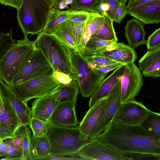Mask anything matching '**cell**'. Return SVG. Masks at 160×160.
I'll return each instance as SVG.
<instances>
[{"label":"cell","instance_id":"cell-1","mask_svg":"<svg viewBox=\"0 0 160 160\" xmlns=\"http://www.w3.org/2000/svg\"><path fill=\"white\" fill-rule=\"evenodd\" d=\"M96 138L125 155L137 154L160 157V138L141 125L112 121Z\"/></svg>","mask_w":160,"mask_h":160},{"label":"cell","instance_id":"cell-2","mask_svg":"<svg viewBox=\"0 0 160 160\" xmlns=\"http://www.w3.org/2000/svg\"><path fill=\"white\" fill-rule=\"evenodd\" d=\"M52 8L51 0H22L17 18L24 35L38 34L42 31Z\"/></svg>","mask_w":160,"mask_h":160},{"label":"cell","instance_id":"cell-3","mask_svg":"<svg viewBox=\"0 0 160 160\" xmlns=\"http://www.w3.org/2000/svg\"><path fill=\"white\" fill-rule=\"evenodd\" d=\"M34 40L54 69L71 76L72 68L70 50L61 40L51 33L42 31Z\"/></svg>","mask_w":160,"mask_h":160},{"label":"cell","instance_id":"cell-4","mask_svg":"<svg viewBox=\"0 0 160 160\" xmlns=\"http://www.w3.org/2000/svg\"><path fill=\"white\" fill-rule=\"evenodd\" d=\"M36 48L34 41L30 40L27 35H24L23 39L17 40L0 61V79L7 85L11 84Z\"/></svg>","mask_w":160,"mask_h":160},{"label":"cell","instance_id":"cell-5","mask_svg":"<svg viewBox=\"0 0 160 160\" xmlns=\"http://www.w3.org/2000/svg\"><path fill=\"white\" fill-rule=\"evenodd\" d=\"M52 67L39 76L20 83L7 85L22 101L27 103L31 99L42 97L52 93L59 86Z\"/></svg>","mask_w":160,"mask_h":160},{"label":"cell","instance_id":"cell-6","mask_svg":"<svg viewBox=\"0 0 160 160\" xmlns=\"http://www.w3.org/2000/svg\"><path fill=\"white\" fill-rule=\"evenodd\" d=\"M69 48L72 68L71 77L77 81L82 96L85 98L90 97L105 78L107 74L93 69L80 52Z\"/></svg>","mask_w":160,"mask_h":160},{"label":"cell","instance_id":"cell-7","mask_svg":"<svg viewBox=\"0 0 160 160\" xmlns=\"http://www.w3.org/2000/svg\"><path fill=\"white\" fill-rule=\"evenodd\" d=\"M50 145L51 155L77 153L89 141L82 140L78 127H58L49 121L47 134Z\"/></svg>","mask_w":160,"mask_h":160},{"label":"cell","instance_id":"cell-8","mask_svg":"<svg viewBox=\"0 0 160 160\" xmlns=\"http://www.w3.org/2000/svg\"><path fill=\"white\" fill-rule=\"evenodd\" d=\"M81 53L83 57L101 56L124 64L134 62L137 58L134 49L122 42H115L94 49H84Z\"/></svg>","mask_w":160,"mask_h":160},{"label":"cell","instance_id":"cell-9","mask_svg":"<svg viewBox=\"0 0 160 160\" xmlns=\"http://www.w3.org/2000/svg\"><path fill=\"white\" fill-rule=\"evenodd\" d=\"M77 153L84 160H131L130 157L121 153L96 138L89 141Z\"/></svg>","mask_w":160,"mask_h":160},{"label":"cell","instance_id":"cell-10","mask_svg":"<svg viewBox=\"0 0 160 160\" xmlns=\"http://www.w3.org/2000/svg\"><path fill=\"white\" fill-rule=\"evenodd\" d=\"M122 103L120 82L106 97V102L101 118L91 132L88 138L89 141L96 138L111 123Z\"/></svg>","mask_w":160,"mask_h":160},{"label":"cell","instance_id":"cell-11","mask_svg":"<svg viewBox=\"0 0 160 160\" xmlns=\"http://www.w3.org/2000/svg\"><path fill=\"white\" fill-rule=\"evenodd\" d=\"M142 74L134 62L125 65L121 82V99L122 103L134 99L143 85Z\"/></svg>","mask_w":160,"mask_h":160},{"label":"cell","instance_id":"cell-12","mask_svg":"<svg viewBox=\"0 0 160 160\" xmlns=\"http://www.w3.org/2000/svg\"><path fill=\"white\" fill-rule=\"evenodd\" d=\"M152 111L134 99L122 102L113 121L131 125H141Z\"/></svg>","mask_w":160,"mask_h":160},{"label":"cell","instance_id":"cell-13","mask_svg":"<svg viewBox=\"0 0 160 160\" xmlns=\"http://www.w3.org/2000/svg\"><path fill=\"white\" fill-rule=\"evenodd\" d=\"M52 67L41 51L37 48L22 69L14 77L10 85L20 83L38 77Z\"/></svg>","mask_w":160,"mask_h":160},{"label":"cell","instance_id":"cell-14","mask_svg":"<svg viewBox=\"0 0 160 160\" xmlns=\"http://www.w3.org/2000/svg\"><path fill=\"white\" fill-rule=\"evenodd\" d=\"M75 106L70 102H59L49 121L52 124L58 127L71 128L78 127Z\"/></svg>","mask_w":160,"mask_h":160},{"label":"cell","instance_id":"cell-15","mask_svg":"<svg viewBox=\"0 0 160 160\" xmlns=\"http://www.w3.org/2000/svg\"><path fill=\"white\" fill-rule=\"evenodd\" d=\"M127 11L128 14L145 24L160 22V0L149 2Z\"/></svg>","mask_w":160,"mask_h":160},{"label":"cell","instance_id":"cell-16","mask_svg":"<svg viewBox=\"0 0 160 160\" xmlns=\"http://www.w3.org/2000/svg\"><path fill=\"white\" fill-rule=\"evenodd\" d=\"M106 97L90 108L78 127L81 139L88 141V137L92 129L100 119L106 102Z\"/></svg>","mask_w":160,"mask_h":160},{"label":"cell","instance_id":"cell-17","mask_svg":"<svg viewBox=\"0 0 160 160\" xmlns=\"http://www.w3.org/2000/svg\"><path fill=\"white\" fill-rule=\"evenodd\" d=\"M125 65H122L116 69L110 75L103 80L91 96L89 102L90 108L106 97L113 88L121 82Z\"/></svg>","mask_w":160,"mask_h":160},{"label":"cell","instance_id":"cell-18","mask_svg":"<svg viewBox=\"0 0 160 160\" xmlns=\"http://www.w3.org/2000/svg\"><path fill=\"white\" fill-rule=\"evenodd\" d=\"M0 87L3 93L11 103L16 112L21 126H29L32 118L31 108L19 99L8 86L0 79Z\"/></svg>","mask_w":160,"mask_h":160},{"label":"cell","instance_id":"cell-19","mask_svg":"<svg viewBox=\"0 0 160 160\" xmlns=\"http://www.w3.org/2000/svg\"><path fill=\"white\" fill-rule=\"evenodd\" d=\"M138 65L144 77H160V46L148 50L139 60Z\"/></svg>","mask_w":160,"mask_h":160},{"label":"cell","instance_id":"cell-20","mask_svg":"<svg viewBox=\"0 0 160 160\" xmlns=\"http://www.w3.org/2000/svg\"><path fill=\"white\" fill-rule=\"evenodd\" d=\"M21 126L11 103L0 88V126L14 131Z\"/></svg>","mask_w":160,"mask_h":160},{"label":"cell","instance_id":"cell-21","mask_svg":"<svg viewBox=\"0 0 160 160\" xmlns=\"http://www.w3.org/2000/svg\"><path fill=\"white\" fill-rule=\"evenodd\" d=\"M59 102L52 96H47L36 98L32 103V117L48 121Z\"/></svg>","mask_w":160,"mask_h":160},{"label":"cell","instance_id":"cell-22","mask_svg":"<svg viewBox=\"0 0 160 160\" xmlns=\"http://www.w3.org/2000/svg\"><path fill=\"white\" fill-rule=\"evenodd\" d=\"M124 28L125 36L128 45L134 49L145 44L146 32L142 22L132 18L127 21Z\"/></svg>","mask_w":160,"mask_h":160},{"label":"cell","instance_id":"cell-23","mask_svg":"<svg viewBox=\"0 0 160 160\" xmlns=\"http://www.w3.org/2000/svg\"><path fill=\"white\" fill-rule=\"evenodd\" d=\"M79 91L77 81L72 79L68 83H60L58 88L51 95L59 102H70L76 105Z\"/></svg>","mask_w":160,"mask_h":160},{"label":"cell","instance_id":"cell-24","mask_svg":"<svg viewBox=\"0 0 160 160\" xmlns=\"http://www.w3.org/2000/svg\"><path fill=\"white\" fill-rule=\"evenodd\" d=\"M113 22L106 14H102L100 18L98 26L91 37L118 42V39L113 26Z\"/></svg>","mask_w":160,"mask_h":160},{"label":"cell","instance_id":"cell-25","mask_svg":"<svg viewBox=\"0 0 160 160\" xmlns=\"http://www.w3.org/2000/svg\"><path fill=\"white\" fill-rule=\"evenodd\" d=\"M48 33L54 35L59 38L69 48H72L78 51L76 47L70 21H65L60 23Z\"/></svg>","mask_w":160,"mask_h":160},{"label":"cell","instance_id":"cell-26","mask_svg":"<svg viewBox=\"0 0 160 160\" xmlns=\"http://www.w3.org/2000/svg\"><path fill=\"white\" fill-rule=\"evenodd\" d=\"M31 160H38L40 158L50 154L51 145L48 135L36 137L32 136L31 139Z\"/></svg>","mask_w":160,"mask_h":160},{"label":"cell","instance_id":"cell-27","mask_svg":"<svg viewBox=\"0 0 160 160\" xmlns=\"http://www.w3.org/2000/svg\"><path fill=\"white\" fill-rule=\"evenodd\" d=\"M72 11L70 8L65 11H61L52 8L48 15L46 25L42 32L48 33L58 25L66 21Z\"/></svg>","mask_w":160,"mask_h":160},{"label":"cell","instance_id":"cell-28","mask_svg":"<svg viewBox=\"0 0 160 160\" xmlns=\"http://www.w3.org/2000/svg\"><path fill=\"white\" fill-rule=\"evenodd\" d=\"M101 0H74L70 8L73 11L92 12L101 15L100 6Z\"/></svg>","mask_w":160,"mask_h":160},{"label":"cell","instance_id":"cell-29","mask_svg":"<svg viewBox=\"0 0 160 160\" xmlns=\"http://www.w3.org/2000/svg\"><path fill=\"white\" fill-rule=\"evenodd\" d=\"M141 125L154 135L160 138V114L152 112Z\"/></svg>","mask_w":160,"mask_h":160},{"label":"cell","instance_id":"cell-30","mask_svg":"<svg viewBox=\"0 0 160 160\" xmlns=\"http://www.w3.org/2000/svg\"><path fill=\"white\" fill-rule=\"evenodd\" d=\"M29 126L32 131L33 136L39 137L47 135L49 121H43L32 117Z\"/></svg>","mask_w":160,"mask_h":160},{"label":"cell","instance_id":"cell-31","mask_svg":"<svg viewBox=\"0 0 160 160\" xmlns=\"http://www.w3.org/2000/svg\"><path fill=\"white\" fill-rule=\"evenodd\" d=\"M31 132L28 126H24L22 142V154L21 160H31Z\"/></svg>","mask_w":160,"mask_h":160},{"label":"cell","instance_id":"cell-32","mask_svg":"<svg viewBox=\"0 0 160 160\" xmlns=\"http://www.w3.org/2000/svg\"><path fill=\"white\" fill-rule=\"evenodd\" d=\"M119 4L116 0H101L100 6L101 15L106 14L113 22Z\"/></svg>","mask_w":160,"mask_h":160},{"label":"cell","instance_id":"cell-33","mask_svg":"<svg viewBox=\"0 0 160 160\" xmlns=\"http://www.w3.org/2000/svg\"><path fill=\"white\" fill-rule=\"evenodd\" d=\"M12 29L7 33H0V61L10 47L15 42L12 37Z\"/></svg>","mask_w":160,"mask_h":160},{"label":"cell","instance_id":"cell-34","mask_svg":"<svg viewBox=\"0 0 160 160\" xmlns=\"http://www.w3.org/2000/svg\"><path fill=\"white\" fill-rule=\"evenodd\" d=\"M101 16L98 13L89 12L88 18L85 22L84 31L88 33L91 37L97 30Z\"/></svg>","mask_w":160,"mask_h":160},{"label":"cell","instance_id":"cell-35","mask_svg":"<svg viewBox=\"0 0 160 160\" xmlns=\"http://www.w3.org/2000/svg\"><path fill=\"white\" fill-rule=\"evenodd\" d=\"M83 57L88 65L93 69L116 62L114 61L101 56H92Z\"/></svg>","mask_w":160,"mask_h":160},{"label":"cell","instance_id":"cell-36","mask_svg":"<svg viewBox=\"0 0 160 160\" xmlns=\"http://www.w3.org/2000/svg\"><path fill=\"white\" fill-rule=\"evenodd\" d=\"M70 22L74 36L76 47L79 51L78 48L81 44L83 37L85 22Z\"/></svg>","mask_w":160,"mask_h":160},{"label":"cell","instance_id":"cell-37","mask_svg":"<svg viewBox=\"0 0 160 160\" xmlns=\"http://www.w3.org/2000/svg\"><path fill=\"white\" fill-rule=\"evenodd\" d=\"M115 42H117L114 41H107L91 37L87 42L84 49H95L109 45Z\"/></svg>","mask_w":160,"mask_h":160},{"label":"cell","instance_id":"cell-38","mask_svg":"<svg viewBox=\"0 0 160 160\" xmlns=\"http://www.w3.org/2000/svg\"><path fill=\"white\" fill-rule=\"evenodd\" d=\"M5 142L8 145L6 157L2 160H21L22 154L18 152L14 146L12 138L5 139Z\"/></svg>","mask_w":160,"mask_h":160},{"label":"cell","instance_id":"cell-39","mask_svg":"<svg viewBox=\"0 0 160 160\" xmlns=\"http://www.w3.org/2000/svg\"><path fill=\"white\" fill-rule=\"evenodd\" d=\"M24 129V126L19 127L14 131L13 137L12 138L14 146L22 155Z\"/></svg>","mask_w":160,"mask_h":160},{"label":"cell","instance_id":"cell-40","mask_svg":"<svg viewBox=\"0 0 160 160\" xmlns=\"http://www.w3.org/2000/svg\"><path fill=\"white\" fill-rule=\"evenodd\" d=\"M84 160L77 153L51 155L39 158L38 160Z\"/></svg>","mask_w":160,"mask_h":160},{"label":"cell","instance_id":"cell-41","mask_svg":"<svg viewBox=\"0 0 160 160\" xmlns=\"http://www.w3.org/2000/svg\"><path fill=\"white\" fill-rule=\"evenodd\" d=\"M148 50L160 46V28H157L148 37L145 44Z\"/></svg>","mask_w":160,"mask_h":160},{"label":"cell","instance_id":"cell-42","mask_svg":"<svg viewBox=\"0 0 160 160\" xmlns=\"http://www.w3.org/2000/svg\"><path fill=\"white\" fill-rule=\"evenodd\" d=\"M89 14V12H88L72 10L68 18L65 21L85 22L87 20Z\"/></svg>","mask_w":160,"mask_h":160},{"label":"cell","instance_id":"cell-43","mask_svg":"<svg viewBox=\"0 0 160 160\" xmlns=\"http://www.w3.org/2000/svg\"><path fill=\"white\" fill-rule=\"evenodd\" d=\"M127 14L126 5L120 4L116 12L114 21L116 23H120Z\"/></svg>","mask_w":160,"mask_h":160},{"label":"cell","instance_id":"cell-44","mask_svg":"<svg viewBox=\"0 0 160 160\" xmlns=\"http://www.w3.org/2000/svg\"><path fill=\"white\" fill-rule=\"evenodd\" d=\"M54 74L56 80L61 84L68 83L73 79L71 76L58 71H54Z\"/></svg>","mask_w":160,"mask_h":160},{"label":"cell","instance_id":"cell-45","mask_svg":"<svg viewBox=\"0 0 160 160\" xmlns=\"http://www.w3.org/2000/svg\"><path fill=\"white\" fill-rule=\"evenodd\" d=\"M125 65L118 62H115L105 66L98 67L93 69L102 73L107 74L109 71L117 68L120 66Z\"/></svg>","mask_w":160,"mask_h":160},{"label":"cell","instance_id":"cell-46","mask_svg":"<svg viewBox=\"0 0 160 160\" xmlns=\"http://www.w3.org/2000/svg\"><path fill=\"white\" fill-rule=\"evenodd\" d=\"M22 0H0V3L5 6H10L16 8L17 10L21 7Z\"/></svg>","mask_w":160,"mask_h":160},{"label":"cell","instance_id":"cell-47","mask_svg":"<svg viewBox=\"0 0 160 160\" xmlns=\"http://www.w3.org/2000/svg\"><path fill=\"white\" fill-rule=\"evenodd\" d=\"M14 131L0 126V138L3 141L5 139L12 138Z\"/></svg>","mask_w":160,"mask_h":160},{"label":"cell","instance_id":"cell-48","mask_svg":"<svg viewBox=\"0 0 160 160\" xmlns=\"http://www.w3.org/2000/svg\"><path fill=\"white\" fill-rule=\"evenodd\" d=\"M126 7L127 9L136 7L147 2L155 0H128Z\"/></svg>","mask_w":160,"mask_h":160},{"label":"cell","instance_id":"cell-49","mask_svg":"<svg viewBox=\"0 0 160 160\" xmlns=\"http://www.w3.org/2000/svg\"><path fill=\"white\" fill-rule=\"evenodd\" d=\"M69 8V5L67 3L65 0L59 3L55 8L58 10H63L65 9H68Z\"/></svg>","mask_w":160,"mask_h":160},{"label":"cell","instance_id":"cell-50","mask_svg":"<svg viewBox=\"0 0 160 160\" xmlns=\"http://www.w3.org/2000/svg\"><path fill=\"white\" fill-rule=\"evenodd\" d=\"M7 148V144L5 142H0V152L6 154Z\"/></svg>","mask_w":160,"mask_h":160},{"label":"cell","instance_id":"cell-51","mask_svg":"<svg viewBox=\"0 0 160 160\" xmlns=\"http://www.w3.org/2000/svg\"><path fill=\"white\" fill-rule=\"evenodd\" d=\"M66 0H51L52 7L55 8L60 2Z\"/></svg>","mask_w":160,"mask_h":160},{"label":"cell","instance_id":"cell-52","mask_svg":"<svg viewBox=\"0 0 160 160\" xmlns=\"http://www.w3.org/2000/svg\"><path fill=\"white\" fill-rule=\"evenodd\" d=\"M119 3L124 6H126V4L128 0H116Z\"/></svg>","mask_w":160,"mask_h":160},{"label":"cell","instance_id":"cell-53","mask_svg":"<svg viewBox=\"0 0 160 160\" xmlns=\"http://www.w3.org/2000/svg\"><path fill=\"white\" fill-rule=\"evenodd\" d=\"M67 3L68 5H72L73 4L74 0H66Z\"/></svg>","mask_w":160,"mask_h":160},{"label":"cell","instance_id":"cell-54","mask_svg":"<svg viewBox=\"0 0 160 160\" xmlns=\"http://www.w3.org/2000/svg\"><path fill=\"white\" fill-rule=\"evenodd\" d=\"M6 156V154L0 152V158H2L1 160L5 158Z\"/></svg>","mask_w":160,"mask_h":160},{"label":"cell","instance_id":"cell-55","mask_svg":"<svg viewBox=\"0 0 160 160\" xmlns=\"http://www.w3.org/2000/svg\"><path fill=\"white\" fill-rule=\"evenodd\" d=\"M3 140L2 139L0 138V142H2Z\"/></svg>","mask_w":160,"mask_h":160},{"label":"cell","instance_id":"cell-56","mask_svg":"<svg viewBox=\"0 0 160 160\" xmlns=\"http://www.w3.org/2000/svg\"></svg>","mask_w":160,"mask_h":160}]
</instances>
